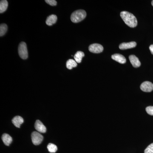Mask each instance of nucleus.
I'll return each instance as SVG.
<instances>
[{"label":"nucleus","instance_id":"412c9836","mask_svg":"<svg viewBox=\"0 0 153 153\" xmlns=\"http://www.w3.org/2000/svg\"><path fill=\"white\" fill-rule=\"evenodd\" d=\"M45 2L52 6H56L57 4V1L55 0H46Z\"/></svg>","mask_w":153,"mask_h":153},{"label":"nucleus","instance_id":"f257e3e1","mask_svg":"<svg viewBox=\"0 0 153 153\" xmlns=\"http://www.w3.org/2000/svg\"><path fill=\"white\" fill-rule=\"evenodd\" d=\"M120 16L125 22V23L131 28H134L137 25V21L135 16L127 11H123L121 12Z\"/></svg>","mask_w":153,"mask_h":153},{"label":"nucleus","instance_id":"1a4fd4ad","mask_svg":"<svg viewBox=\"0 0 153 153\" xmlns=\"http://www.w3.org/2000/svg\"><path fill=\"white\" fill-rule=\"evenodd\" d=\"M129 59L131 63L134 68H138L140 66V62L136 56L134 55H130Z\"/></svg>","mask_w":153,"mask_h":153},{"label":"nucleus","instance_id":"20e7f679","mask_svg":"<svg viewBox=\"0 0 153 153\" xmlns=\"http://www.w3.org/2000/svg\"><path fill=\"white\" fill-rule=\"evenodd\" d=\"M31 138L33 143L36 146L40 145L43 141L44 139L43 136L37 131H34L32 133Z\"/></svg>","mask_w":153,"mask_h":153},{"label":"nucleus","instance_id":"9d476101","mask_svg":"<svg viewBox=\"0 0 153 153\" xmlns=\"http://www.w3.org/2000/svg\"><path fill=\"white\" fill-rule=\"evenodd\" d=\"M111 58L113 60L117 61L118 63L124 64L126 63V59L124 56L120 54H115L111 56Z\"/></svg>","mask_w":153,"mask_h":153},{"label":"nucleus","instance_id":"5701e85b","mask_svg":"<svg viewBox=\"0 0 153 153\" xmlns=\"http://www.w3.org/2000/svg\"><path fill=\"white\" fill-rule=\"evenodd\" d=\"M152 6L153 7V1H152Z\"/></svg>","mask_w":153,"mask_h":153},{"label":"nucleus","instance_id":"aec40b11","mask_svg":"<svg viewBox=\"0 0 153 153\" xmlns=\"http://www.w3.org/2000/svg\"><path fill=\"white\" fill-rule=\"evenodd\" d=\"M146 111L148 114L153 116V106H148L146 108Z\"/></svg>","mask_w":153,"mask_h":153},{"label":"nucleus","instance_id":"0eeeda50","mask_svg":"<svg viewBox=\"0 0 153 153\" xmlns=\"http://www.w3.org/2000/svg\"><path fill=\"white\" fill-rule=\"evenodd\" d=\"M35 128L37 131L42 133H45L47 131V128L43 123L39 120L36 121L35 124Z\"/></svg>","mask_w":153,"mask_h":153},{"label":"nucleus","instance_id":"f8f14e48","mask_svg":"<svg viewBox=\"0 0 153 153\" xmlns=\"http://www.w3.org/2000/svg\"><path fill=\"white\" fill-rule=\"evenodd\" d=\"M2 140L4 144L7 146H10L13 141L12 137L7 134H3L2 136Z\"/></svg>","mask_w":153,"mask_h":153},{"label":"nucleus","instance_id":"6ab92c4d","mask_svg":"<svg viewBox=\"0 0 153 153\" xmlns=\"http://www.w3.org/2000/svg\"><path fill=\"white\" fill-rule=\"evenodd\" d=\"M144 153H153V143L148 146L145 149Z\"/></svg>","mask_w":153,"mask_h":153},{"label":"nucleus","instance_id":"39448f33","mask_svg":"<svg viewBox=\"0 0 153 153\" xmlns=\"http://www.w3.org/2000/svg\"><path fill=\"white\" fill-rule=\"evenodd\" d=\"M88 49L89 51L92 53H100L103 51V47L100 44H94L89 46Z\"/></svg>","mask_w":153,"mask_h":153},{"label":"nucleus","instance_id":"a211bd4d","mask_svg":"<svg viewBox=\"0 0 153 153\" xmlns=\"http://www.w3.org/2000/svg\"><path fill=\"white\" fill-rule=\"evenodd\" d=\"M47 149L50 153H55L57 150V146L52 143L49 144L47 146Z\"/></svg>","mask_w":153,"mask_h":153},{"label":"nucleus","instance_id":"7ed1b4c3","mask_svg":"<svg viewBox=\"0 0 153 153\" xmlns=\"http://www.w3.org/2000/svg\"><path fill=\"white\" fill-rule=\"evenodd\" d=\"M18 51L19 56L22 59L25 60L28 58V50L27 45L25 42H22L20 43L19 45Z\"/></svg>","mask_w":153,"mask_h":153},{"label":"nucleus","instance_id":"423d86ee","mask_svg":"<svg viewBox=\"0 0 153 153\" xmlns=\"http://www.w3.org/2000/svg\"><path fill=\"white\" fill-rule=\"evenodd\" d=\"M140 87L143 91L150 92L153 90V84L149 81H145L142 83Z\"/></svg>","mask_w":153,"mask_h":153},{"label":"nucleus","instance_id":"4468645a","mask_svg":"<svg viewBox=\"0 0 153 153\" xmlns=\"http://www.w3.org/2000/svg\"><path fill=\"white\" fill-rule=\"evenodd\" d=\"M85 55L83 52L81 51H78L76 52V54L74 55V60L77 63H80L82 61V58L84 57Z\"/></svg>","mask_w":153,"mask_h":153},{"label":"nucleus","instance_id":"2eb2a0df","mask_svg":"<svg viewBox=\"0 0 153 153\" xmlns=\"http://www.w3.org/2000/svg\"><path fill=\"white\" fill-rule=\"evenodd\" d=\"M8 6V3L6 0H2L0 2V13H4L7 10Z\"/></svg>","mask_w":153,"mask_h":153},{"label":"nucleus","instance_id":"4be33fe9","mask_svg":"<svg viewBox=\"0 0 153 153\" xmlns=\"http://www.w3.org/2000/svg\"><path fill=\"white\" fill-rule=\"evenodd\" d=\"M149 49L150 50L151 53L153 55V44L151 45L149 47Z\"/></svg>","mask_w":153,"mask_h":153},{"label":"nucleus","instance_id":"ddd939ff","mask_svg":"<svg viewBox=\"0 0 153 153\" xmlns=\"http://www.w3.org/2000/svg\"><path fill=\"white\" fill-rule=\"evenodd\" d=\"M57 21V17L56 15H52L49 16L47 18L46 20V24L48 26H52V25L55 24Z\"/></svg>","mask_w":153,"mask_h":153},{"label":"nucleus","instance_id":"f3484780","mask_svg":"<svg viewBox=\"0 0 153 153\" xmlns=\"http://www.w3.org/2000/svg\"><path fill=\"white\" fill-rule=\"evenodd\" d=\"M7 26L5 24H1L0 26V36L1 37L4 36L7 30Z\"/></svg>","mask_w":153,"mask_h":153},{"label":"nucleus","instance_id":"9b49d317","mask_svg":"<svg viewBox=\"0 0 153 153\" xmlns=\"http://www.w3.org/2000/svg\"><path fill=\"white\" fill-rule=\"evenodd\" d=\"M24 121L23 118L19 116L15 117L12 120V123L13 124L14 126L19 128L20 127L21 125L24 123Z\"/></svg>","mask_w":153,"mask_h":153},{"label":"nucleus","instance_id":"6e6552de","mask_svg":"<svg viewBox=\"0 0 153 153\" xmlns=\"http://www.w3.org/2000/svg\"><path fill=\"white\" fill-rule=\"evenodd\" d=\"M137 43L135 42H130L128 43H123L119 46V48L122 50L131 49L136 47Z\"/></svg>","mask_w":153,"mask_h":153},{"label":"nucleus","instance_id":"f03ea898","mask_svg":"<svg viewBox=\"0 0 153 153\" xmlns=\"http://www.w3.org/2000/svg\"><path fill=\"white\" fill-rule=\"evenodd\" d=\"M86 16V13L82 10H77L74 11L71 14V20L73 23H76L84 20Z\"/></svg>","mask_w":153,"mask_h":153},{"label":"nucleus","instance_id":"dca6fc26","mask_svg":"<svg viewBox=\"0 0 153 153\" xmlns=\"http://www.w3.org/2000/svg\"><path fill=\"white\" fill-rule=\"evenodd\" d=\"M77 63L75 60L73 59H69L67 60L66 63V66L68 69H71L72 68H75L77 66Z\"/></svg>","mask_w":153,"mask_h":153}]
</instances>
